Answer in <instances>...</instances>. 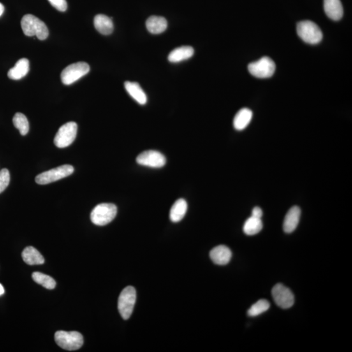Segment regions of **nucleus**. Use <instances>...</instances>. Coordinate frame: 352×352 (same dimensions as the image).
<instances>
[{"label":"nucleus","instance_id":"3","mask_svg":"<svg viewBox=\"0 0 352 352\" xmlns=\"http://www.w3.org/2000/svg\"><path fill=\"white\" fill-rule=\"evenodd\" d=\"M54 337L57 344L66 350H77L84 344V339L82 334L77 331H57L55 333Z\"/></svg>","mask_w":352,"mask_h":352},{"label":"nucleus","instance_id":"23","mask_svg":"<svg viewBox=\"0 0 352 352\" xmlns=\"http://www.w3.org/2000/svg\"><path fill=\"white\" fill-rule=\"evenodd\" d=\"M262 228L263 224L261 219L251 216L245 221L243 231L247 236H254L260 232Z\"/></svg>","mask_w":352,"mask_h":352},{"label":"nucleus","instance_id":"31","mask_svg":"<svg viewBox=\"0 0 352 352\" xmlns=\"http://www.w3.org/2000/svg\"><path fill=\"white\" fill-rule=\"evenodd\" d=\"M4 291L5 290L3 286H2L1 284H0V296L3 295V294H4Z\"/></svg>","mask_w":352,"mask_h":352},{"label":"nucleus","instance_id":"11","mask_svg":"<svg viewBox=\"0 0 352 352\" xmlns=\"http://www.w3.org/2000/svg\"><path fill=\"white\" fill-rule=\"evenodd\" d=\"M136 163L148 167L159 168L165 165L166 159L164 155L159 152L147 150L138 155L136 157Z\"/></svg>","mask_w":352,"mask_h":352},{"label":"nucleus","instance_id":"7","mask_svg":"<svg viewBox=\"0 0 352 352\" xmlns=\"http://www.w3.org/2000/svg\"><path fill=\"white\" fill-rule=\"evenodd\" d=\"M90 70L89 65L85 62L69 65L61 74V79L65 85H71L87 75Z\"/></svg>","mask_w":352,"mask_h":352},{"label":"nucleus","instance_id":"20","mask_svg":"<svg viewBox=\"0 0 352 352\" xmlns=\"http://www.w3.org/2000/svg\"><path fill=\"white\" fill-rule=\"evenodd\" d=\"M252 118V112L247 108H243L236 113L233 119V127L238 131H242L249 126Z\"/></svg>","mask_w":352,"mask_h":352},{"label":"nucleus","instance_id":"26","mask_svg":"<svg viewBox=\"0 0 352 352\" xmlns=\"http://www.w3.org/2000/svg\"><path fill=\"white\" fill-rule=\"evenodd\" d=\"M270 303L266 300H260L254 303L248 310L247 314L249 316H257L263 313L270 309Z\"/></svg>","mask_w":352,"mask_h":352},{"label":"nucleus","instance_id":"6","mask_svg":"<svg viewBox=\"0 0 352 352\" xmlns=\"http://www.w3.org/2000/svg\"><path fill=\"white\" fill-rule=\"evenodd\" d=\"M73 172V166L65 164L37 175L36 182L39 185L49 184L71 175Z\"/></svg>","mask_w":352,"mask_h":352},{"label":"nucleus","instance_id":"22","mask_svg":"<svg viewBox=\"0 0 352 352\" xmlns=\"http://www.w3.org/2000/svg\"><path fill=\"white\" fill-rule=\"evenodd\" d=\"M187 211V203L184 199H179L175 201L170 212V219L173 222H178L185 217Z\"/></svg>","mask_w":352,"mask_h":352},{"label":"nucleus","instance_id":"1","mask_svg":"<svg viewBox=\"0 0 352 352\" xmlns=\"http://www.w3.org/2000/svg\"><path fill=\"white\" fill-rule=\"evenodd\" d=\"M21 26L25 36H36L40 40H45L49 34L48 27L45 23L32 15H26L23 17Z\"/></svg>","mask_w":352,"mask_h":352},{"label":"nucleus","instance_id":"29","mask_svg":"<svg viewBox=\"0 0 352 352\" xmlns=\"http://www.w3.org/2000/svg\"><path fill=\"white\" fill-rule=\"evenodd\" d=\"M263 212L260 208L255 207L252 211V216L256 217V218H261L262 217Z\"/></svg>","mask_w":352,"mask_h":352},{"label":"nucleus","instance_id":"19","mask_svg":"<svg viewBox=\"0 0 352 352\" xmlns=\"http://www.w3.org/2000/svg\"><path fill=\"white\" fill-rule=\"evenodd\" d=\"M94 25L99 33L108 36L113 31L112 19L105 15H97L94 18Z\"/></svg>","mask_w":352,"mask_h":352},{"label":"nucleus","instance_id":"2","mask_svg":"<svg viewBox=\"0 0 352 352\" xmlns=\"http://www.w3.org/2000/svg\"><path fill=\"white\" fill-rule=\"evenodd\" d=\"M117 212L116 206L113 203H100L93 210L90 217L93 223L96 225L105 226L114 219Z\"/></svg>","mask_w":352,"mask_h":352},{"label":"nucleus","instance_id":"25","mask_svg":"<svg viewBox=\"0 0 352 352\" xmlns=\"http://www.w3.org/2000/svg\"><path fill=\"white\" fill-rule=\"evenodd\" d=\"M34 281L41 286L48 289H54L56 285L55 280L53 278L40 272H34L32 274Z\"/></svg>","mask_w":352,"mask_h":352},{"label":"nucleus","instance_id":"10","mask_svg":"<svg viewBox=\"0 0 352 352\" xmlns=\"http://www.w3.org/2000/svg\"><path fill=\"white\" fill-rule=\"evenodd\" d=\"M272 296L274 302L282 309H289L294 304V296L288 287L282 284H277L272 289Z\"/></svg>","mask_w":352,"mask_h":352},{"label":"nucleus","instance_id":"28","mask_svg":"<svg viewBox=\"0 0 352 352\" xmlns=\"http://www.w3.org/2000/svg\"><path fill=\"white\" fill-rule=\"evenodd\" d=\"M50 4L52 5L57 10L65 12L67 9V4L66 0H48Z\"/></svg>","mask_w":352,"mask_h":352},{"label":"nucleus","instance_id":"27","mask_svg":"<svg viewBox=\"0 0 352 352\" xmlns=\"http://www.w3.org/2000/svg\"><path fill=\"white\" fill-rule=\"evenodd\" d=\"M10 182V173L8 169L4 168L0 171V194L3 193Z\"/></svg>","mask_w":352,"mask_h":352},{"label":"nucleus","instance_id":"17","mask_svg":"<svg viewBox=\"0 0 352 352\" xmlns=\"http://www.w3.org/2000/svg\"><path fill=\"white\" fill-rule=\"evenodd\" d=\"M147 30L152 34H160L163 33L167 28L168 22L165 18L152 16L148 18L145 22Z\"/></svg>","mask_w":352,"mask_h":352},{"label":"nucleus","instance_id":"30","mask_svg":"<svg viewBox=\"0 0 352 352\" xmlns=\"http://www.w3.org/2000/svg\"><path fill=\"white\" fill-rule=\"evenodd\" d=\"M4 12V6H3V4L0 3V17L2 15H3V13Z\"/></svg>","mask_w":352,"mask_h":352},{"label":"nucleus","instance_id":"5","mask_svg":"<svg viewBox=\"0 0 352 352\" xmlns=\"http://www.w3.org/2000/svg\"><path fill=\"white\" fill-rule=\"evenodd\" d=\"M136 300V291L133 286L123 289L118 299V310L124 319H128L133 313Z\"/></svg>","mask_w":352,"mask_h":352},{"label":"nucleus","instance_id":"13","mask_svg":"<svg viewBox=\"0 0 352 352\" xmlns=\"http://www.w3.org/2000/svg\"><path fill=\"white\" fill-rule=\"evenodd\" d=\"M301 209L298 206H294L287 212L283 222L284 232L290 233L296 230L300 222Z\"/></svg>","mask_w":352,"mask_h":352},{"label":"nucleus","instance_id":"15","mask_svg":"<svg viewBox=\"0 0 352 352\" xmlns=\"http://www.w3.org/2000/svg\"><path fill=\"white\" fill-rule=\"evenodd\" d=\"M125 88L132 98L140 105H144L146 104L148 101L146 94L143 92L138 83L127 81L125 82Z\"/></svg>","mask_w":352,"mask_h":352},{"label":"nucleus","instance_id":"24","mask_svg":"<svg viewBox=\"0 0 352 352\" xmlns=\"http://www.w3.org/2000/svg\"><path fill=\"white\" fill-rule=\"evenodd\" d=\"M13 122L14 126L19 130L21 135H26L29 132V122L27 118L22 113L18 112L14 115Z\"/></svg>","mask_w":352,"mask_h":352},{"label":"nucleus","instance_id":"14","mask_svg":"<svg viewBox=\"0 0 352 352\" xmlns=\"http://www.w3.org/2000/svg\"><path fill=\"white\" fill-rule=\"evenodd\" d=\"M324 11L331 20L337 21L343 16V7L340 0H324Z\"/></svg>","mask_w":352,"mask_h":352},{"label":"nucleus","instance_id":"8","mask_svg":"<svg viewBox=\"0 0 352 352\" xmlns=\"http://www.w3.org/2000/svg\"><path fill=\"white\" fill-rule=\"evenodd\" d=\"M78 126L75 122H71L63 125L59 129L54 138V144L59 148L68 147L75 141Z\"/></svg>","mask_w":352,"mask_h":352},{"label":"nucleus","instance_id":"21","mask_svg":"<svg viewBox=\"0 0 352 352\" xmlns=\"http://www.w3.org/2000/svg\"><path fill=\"white\" fill-rule=\"evenodd\" d=\"M23 260L30 266L41 265L45 263L42 254L33 247H27L22 253Z\"/></svg>","mask_w":352,"mask_h":352},{"label":"nucleus","instance_id":"18","mask_svg":"<svg viewBox=\"0 0 352 352\" xmlns=\"http://www.w3.org/2000/svg\"><path fill=\"white\" fill-rule=\"evenodd\" d=\"M29 70V60L26 58H22L18 60L15 66L9 71L8 76L10 79L20 80L28 73Z\"/></svg>","mask_w":352,"mask_h":352},{"label":"nucleus","instance_id":"9","mask_svg":"<svg viewBox=\"0 0 352 352\" xmlns=\"http://www.w3.org/2000/svg\"><path fill=\"white\" fill-rule=\"evenodd\" d=\"M275 62L270 57H263L248 66L249 73L259 78L272 77L275 71Z\"/></svg>","mask_w":352,"mask_h":352},{"label":"nucleus","instance_id":"16","mask_svg":"<svg viewBox=\"0 0 352 352\" xmlns=\"http://www.w3.org/2000/svg\"><path fill=\"white\" fill-rule=\"evenodd\" d=\"M194 50L192 46H183L175 48L168 55V60L171 63H179L191 58L194 55Z\"/></svg>","mask_w":352,"mask_h":352},{"label":"nucleus","instance_id":"12","mask_svg":"<svg viewBox=\"0 0 352 352\" xmlns=\"http://www.w3.org/2000/svg\"><path fill=\"white\" fill-rule=\"evenodd\" d=\"M231 252L225 245H219L211 251L210 256L213 262L219 266L226 265L231 260Z\"/></svg>","mask_w":352,"mask_h":352},{"label":"nucleus","instance_id":"4","mask_svg":"<svg viewBox=\"0 0 352 352\" xmlns=\"http://www.w3.org/2000/svg\"><path fill=\"white\" fill-rule=\"evenodd\" d=\"M297 33L303 41L310 45L319 43L323 38L322 32L318 25L310 20L299 22Z\"/></svg>","mask_w":352,"mask_h":352}]
</instances>
